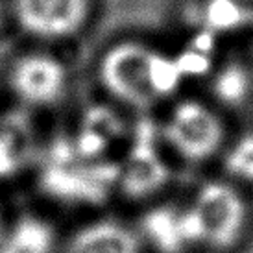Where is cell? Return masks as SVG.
<instances>
[{
	"label": "cell",
	"mask_w": 253,
	"mask_h": 253,
	"mask_svg": "<svg viewBox=\"0 0 253 253\" xmlns=\"http://www.w3.org/2000/svg\"><path fill=\"white\" fill-rule=\"evenodd\" d=\"M161 135L179 159L200 165L224 150L225 126L220 115L205 102L183 98L169 109Z\"/></svg>",
	"instance_id": "cell-3"
},
{
	"label": "cell",
	"mask_w": 253,
	"mask_h": 253,
	"mask_svg": "<svg viewBox=\"0 0 253 253\" xmlns=\"http://www.w3.org/2000/svg\"><path fill=\"white\" fill-rule=\"evenodd\" d=\"M96 76L115 102L141 111L157 106L177 85L172 57L141 41H120L109 46L98 59Z\"/></svg>",
	"instance_id": "cell-1"
},
{
	"label": "cell",
	"mask_w": 253,
	"mask_h": 253,
	"mask_svg": "<svg viewBox=\"0 0 253 253\" xmlns=\"http://www.w3.org/2000/svg\"><path fill=\"white\" fill-rule=\"evenodd\" d=\"M7 15H11L9 13V0H0V28L4 26Z\"/></svg>",
	"instance_id": "cell-13"
},
{
	"label": "cell",
	"mask_w": 253,
	"mask_h": 253,
	"mask_svg": "<svg viewBox=\"0 0 253 253\" xmlns=\"http://www.w3.org/2000/svg\"><path fill=\"white\" fill-rule=\"evenodd\" d=\"M142 240L146 239L161 253H183L192 248L185 222L183 205H165L163 209L148 212L142 224Z\"/></svg>",
	"instance_id": "cell-9"
},
{
	"label": "cell",
	"mask_w": 253,
	"mask_h": 253,
	"mask_svg": "<svg viewBox=\"0 0 253 253\" xmlns=\"http://www.w3.org/2000/svg\"><path fill=\"white\" fill-rule=\"evenodd\" d=\"M222 165L229 181L253 187V131L240 133L222 150Z\"/></svg>",
	"instance_id": "cell-10"
},
{
	"label": "cell",
	"mask_w": 253,
	"mask_h": 253,
	"mask_svg": "<svg viewBox=\"0 0 253 253\" xmlns=\"http://www.w3.org/2000/svg\"><path fill=\"white\" fill-rule=\"evenodd\" d=\"M0 253H59L54 225L37 214H22L0 233Z\"/></svg>",
	"instance_id": "cell-8"
},
{
	"label": "cell",
	"mask_w": 253,
	"mask_h": 253,
	"mask_svg": "<svg viewBox=\"0 0 253 253\" xmlns=\"http://www.w3.org/2000/svg\"><path fill=\"white\" fill-rule=\"evenodd\" d=\"M36 152V129L22 111L0 113V181L19 176Z\"/></svg>",
	"instance_id": "cell-7"
},
{
	"label": "cell",
	"mask_w": 253,
	"mask_h": 253,
	"mask_svg": "<svg viewBox=\"0 0 253 253\" xmlns=\"http://www.w3.org/2000/svg\"><path fill=\"white\" fill-rule=\"evenodd\" d=\"M7 85L24 107L44 109L57 106L65 98L71 74L61 57L46 52H30L11 63Z\"/></svg>",
	"instance_id": "cell-4"
},
{
	"label": "cell",
	"mask_w": 253,
	"mask_h": 253,
	"mask_svg": "<svg viewBox=\"0 0 253 253\" xmlns=\"http://www.w3.org/2000/svg\"><path fill=\"white\" fill-rule=\"evenodd\" d=\"M4 216H2V207H0V233H2V229H4Z\"/></svg>",
	"instance_id": "cell-14"
},
{
	"label": "cell",
	"mask_w": 253,
	"mask_h": 253,
	"mask_svg": "<svg viewBox=\"0 0 253 253\" xmlns=\"http://www.w3.org/2000/svg\"><path fill=\"white\" fill-rule=\"evenodd\" d=\"M205 13L214 28H253V0H209Z\"/></svg>",
	"instance_id": "cell-11"
},
{
	"label": "cell",
	"mask_w": 253,
	"mask_h": 253,
	"mask_svg": "<svg viewBox=\"0 0 253 253\" xmlns=\"http://www.w3.org/2000/svg\"><path fill=\"white\" fill-rule=\"evenodd\" d=\"M61 253H144L141 233L117 218H98L78 227Z\"/></svg>",
	"instance_id": "cell-6"
},
{
	"label": "cell",
	"mask_w": 253,
	"mask_h": 253,
	"mask_svg": "<svg viewBox=\"0 0 253 253\" xmlns=\"http://www.w3.org/2000/svg\"><path fill=\"white\" fill-rule=\"evenodd\" d=\"M192 248L224 253L239 244L248 227L250 209L239 187L227 179L200 185L183 205Z\"/></svg>",
	"instance_id": "cell-2"
},
{
	"label": "cell",
	"mask_w": 253,
	"mask_h": 253,
	"mask_svg": "<svg viewBox=\"0 0 253 253\" xmlns=\"http://www.w3.org/2000/svg\"><path fill=\"white\" fill-rule=\"evenodd\" d=\"M9 13L30 37L65 41L87 24L91 0H9Z\"/></svg>",
	"instance_id": "cell-5"
},
{
	"label": "cell",
	"mask_w": 253,
	"mask_h": 253,
	"mask_svg": "<svg viewBox=\"0 0 253 253\" xmlns=\"http://www.w3.org/2000/svg\"><path fill=\"white\" fill-rule=\"evenodd\" d=\"M246 87V74L240 72L239 69L225 71L216 82V92L220 94V98L233 100V102L244 96V92L248 91Z\"/></svg>",
	"instance_id": "cell-12"
}]
</instances>
